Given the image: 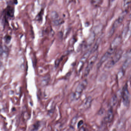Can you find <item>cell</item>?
I'll return each mask as SVG.
<instances>
[{"mask_svg":"<svg viewBox=\"0 0 131 131\" xmlns=\"http://www.w3.org/2000/svg\"><path fill=\"white\" fill-rule=\"evenodd\" d=\"M87 84L88 83L86 80L82 81L77 86L75 92L71 94V100L73 101L79 99L81 96L83 90L86 88Z\"/></svg>","mask_w":131,"mask_h":131,"instance_id":"obj_1","label":"cell"},{"mask_svg":"<svg viewBox=\"0 0 131 131\" xmlns=\"http://www.w3.org/2000/svg\"><path fill=\"white\" fill-rule=\"evenodd\" d=\"M123 53V52L121 50L118 51L107 63L105 66L106 68L110 69L113 67L119 60L122 56Z\"/></svg>","mask_w":131,"mask_h":131,"instance_id":"obj_2","label":"cell"},{"mask_svg":"<svg viewBox=\"0 0 131 131\" xmlns=\"http://www.w3.org/2000/svg\"><path fill=\"white\" fill-rule=\"evenodd\" d=\"M125 13L122 14V15H120L113 23L112 24V27L110 30L108 35V36L110 37L113 35V34L115 32L116 29H117L118 27L120 25V24L122 22L123 20L124 19V17L125 15Z\"/></svg>","mask_w":131,"mask_h":131,"instance_id":"obj_3","label":"cell"},{"mask_svg":"<svg viewBox=\"0 0 131 131\" xmlns=\"http://www.w3.org/2000/svg\"><path fill=\"white\" fill-rule=\"evenodd\" d=\"M122 95L123 102L124 105L128 107L130 103V94L126 84L124 86L123 89Z\"/></svg>","mask_w":131,"mask_h":131,"instance_id":"obj_4","label":"cell"},{"mask_svg":"<svg viewBox=\"0 0 131 131\" xmlns=\"http://www.w3.org/2000/svg\"><path fill=\"white\" fill-rule=\"evenodd\" d=\"M98 57V53H96L94 56H93L89 60L87 63V66L86 67L85 69V71H84V76L85 77L87 76L90 70L92 69L94 63L97 60V58Z\"/></svg>","mask_w":131,"mask_h":131,"instance_id":"obj_5","label":"cell"},{"mask_svg":"<svg viewBox=\"0 0 131 131\" xmlns=\"http://www.w3.org/2000/svg\"><path fill=\"white\" fill-rule=\"evenodd\" d=\"M116 49L115 48L110 47L108 50L105 53L103 56L101 58V59L100 60L98 64V67L99 68L101 66V65L109 58L115 52Z\"/></svg>","mask_w":131,"mask_h":131,"instance_id":"obj_6","label":"cell"},{"mask_svg":"<svg viewBox=\"0 0 131 131\" xmlns=\"http://www.w3.org/2000/svg\"><path fill=\"white\" fill-rule=\"evenodd\" d=\"M92 101V100L90 96H89L88 98H86L81 106L82 108L83 109H86L88 108L89 107H90Z\"/></svg>","mask_w":131,"mask_h":131,"instance_id":"obj_7","label":"cell"},{"mask_svg":"<svg viewBox=\"0 0 131 131\" xmlns=\"http://www.w3.org/2000/svg\"><path fill=\"white\" fill-rule=\"evenodd\" d=\"M113 118V111L112 108L110 109L107 112L105 117V120L107 122H111Z\"/></svg>","mask_w":131,"mask_h":131,"instance_id":"obj_8","label":"cell"},{"mask_svg":"<svg viewBox=\"0 0 131 131\" xmlns=\"http://www.w3.org/2000/svg\"><path fill=\"white\" fill-rule=\"evenodd\" d=\"M92 53V51H91V50H88L83 55L82 57L81 58V59H80V63L82 64L83 63L85 62V61H86V60H87V59L89 58L90 55L91 54V53Z\"/></svg>","mask_w":131,"mask_h":131,"instance_id":"obj_9","label":"cell"},{"mask_svg":"<svg viewBox=\"0 0 131 131\" xmlns=\"http://www.w3.org/2000/svg\"><path fill=\"white\" fill-rule=\"evenodd\" d=\"M121 40H121V37H116V38L115 39L113 40V41L112 42L110 47H112L116 49L117 46H118L119 45V43H121Z\"/></svg>","mask_w":131,"mask_h":131,"instance_id":"obj_10","label":"cell"},{"mask_svg":"<svg viewBox=\"0 0 131 131\" xmlns=\"http://www.w3.org/2000/svg\"><path fill=\"white\" fill-rule=\"evenodd\" d=\"M50 16L52 19L53 20V22L60 19H59V14H58L57 12L55 11L51 12Z\"/></svg>","mask_w":131,"mask_h":131,"instance_id":"obj_11","label":"cell"},{"mask_svg":"<svg viewBox=\"0 0 131 131\" xmlns=\"http://www.w3.org/2000/svg\"><path fill=\"white\" fill-rule=\"evenodd\" d=\"M95 39V34L94 32H92L90 34L89 38L87 40V44L88 45H91V44L93 43Z\"/></svg>","mask_w":131,"mask_h":131,"instance_id":"obj_12","label":"cell"},{"mask_svg":"<svg viewBox=\"0 0 131 131\" xmlns=\"http://www.w3.org/2000/svg\"><path fill=\"white\" fill-rule=\"evenodd\" d=\"M50 80V77L49 75L43 77L41 80V83L42 85L45 86L47 85Z\"/></svg>","mask_w":131,"mask_h":131,"instance_id":"obj_13","label":"cell"},{"mask_svg":"<svg viewBox=\"0 0 131 131\" xmlns=\"http://www.w3.org/2000/svg\"><path fill=\"white\" fill-rule=\"evenodd\" d=\"M131 62V57H129L124 62L122 66V69L125 70L129 66V64Z\"/></svg>","mask_w":131,"mask_h":131,"instance_id":"obj_14","label":"cell"},{"mask_svg":"<svg viewBox=\"0 0 131 131\" xmlns=\"http://www.w3.org/2000/svg\"><path fill=\"white\" fill-rule=\"evenodd\" d=\"M117 101V96L116 95L113 96L110 100V105L112 106H114L116 104Z\"/></svg>","mask_w":131,"mask_h":131,"instance_id":"obj_15","label":"cell"},{"mask_svg":"<svg viewBox=\"0 0 131 131\" xmlns=\"http://www.w3.org/2000/svg\"><path fill=\"white\" fill-rule=\"evenodd\" d=\"M77 118L75 116V117H74L72 119V121H71V128H73L74 126H75V124L76 123L77 120Z\"/></svg>","mask_w":131,"mask_h":131,"instance_id":"obj_16","label":"cell"},{"mask_svg":"<svg viewBox=\"0 0 131 131\" xmlns=\"http://www.w3.org/2000/svg\"><path fill=\"white\" fill-rule=\"evenodd\" d=\"M4 39H5V41L7 43H8L10 42V39H11V37H10V36H9L7 35V36H5Z\"/></svg>","mask_w":131,"mask_h":131,"instance_id":"obj_17","label":"cell"},{"mask_svg":"<svg viewBox=\"0 0 131 131\" xmlns=\"http://www.w3.org/2000/svg\"><path fill=\"white\" fill-rule=\"evenodd\" d=\"M124 2V6L127 7L131 3V1H125Z\"/></svg>","mask_w":131,"mask_h":131,"instance_id":"obj_18","label":"cell"},{"mask_svg":"<svg viewBox=\"0 0 131 131\" xmlns=\"http://www.w3.org/2000/svg\"><path fill=\"white\" fill-rule=\"evenodd\" d=\"M83 121H82V120H81V121H80L78 123V128H79L80 127H81V126L82 125H83Z\"/></svg>","mask_w":131,"mask_h":131,"instance_id":"obj_19","label":"cell"},{"mask_svg":"<svg viewBox=\"0 0 131 131\" xmlns=\"http://www.w3.org/2000/svg\"><path fill=\"white\" fill-rule=\"evenodd\" d=\"M80 131H85V129L83 127H82L80 130Z\"/></svg>","mask_w":131,"mask_h":131,"instance_id":"obj_20","label":"cell"}]
</instances>
